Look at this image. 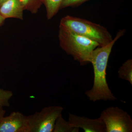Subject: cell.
Masks as SVG:
<instances>
[{
	"label": "cell",
	"instance_id": "obj_12",
	"mask_svg": "<svg viewBox=\"0 0 132 132\" xmlns=\"http://www.w3.org/2000/svg\"><path fill=\"white\" fill-rule=\"evenodd\" d=\"M24 10L36 14L42 5L41 0H20Z\"/></svg>",
	"mask_w": 132,
	"mask_h": 132
},
{
	"label": "cell",
	"instance_id": "obj_2",
	"mask_svg": "<svg viewBox=\"0 0 132 132\" xmlns=\"http://www.w3.org/2000/svg\"><path fill=\"white\" fill-rule=\"evenodd\" d=\"M59 39L62 49L81 65L90 63L93 51L100 47L97 43L60 26H59Z\"/></svg>",
	"mask_w": 132,
	"mask_h": 132
},
{
	"label": "cell",
	"instance_id": "obj_17",
	"mask_svg": "<svg viewBox=\"0 0 132 132\" xmlns=\"http://www.w3.org/2000/svg\"><path fill=\"white\" fill-rule=\"evenodd\" d=\"M6 1V0H0V5L1 4L3 3L4 2Z\"/></svg>",
	"mask_w": 132,
	"mask_h": 132
},
{
	"label": "cell",
	"instance_id": "obj_7",
	"mask_svg": "<svg viewBox=\"0 0 132 132\" xmlns=\"http://www.w3.org/2000/svg\"><path fill=\"white\" fill-rule=\"evenodd\" d=\"M68 121L73 126L81 128L85 132H106V128L100 118L91 119L69 113Z\"/></svg>",
	"mask_w": 132,
	"mask_h": 132
},
{
	"label": "cell",
	"instance_id": "obj_6",
	"mask_svg": "<svg viewBox=\"0 0 132 132\" xmlns=\"http://www.w3.org/2000/svg\"><path fill=\"white\" fill-rule=\"evenodd\" d=\"M27 116L19 111L12 112L0 120V132H27Z\"/></svg>",
	"mask_w": 132,
	"mask_h": 132
},
{
	"label": "cell",
	"instance_id": "obj_1",
	"mask_svg": "<svg viewBox=\"0 0 132 132\" xmlns=\"http://www.w3.org/2000/svg\"><path fill=\"white\" fill-rule=\"evenodd\" d=\"M125 29L120 30L115 38L108 44L98 47L93 51L90 63L93 67L94 80L93 87L85 93L91 101H114L116 100L109 87L106 79V69L109 55L116 42L125 33Z\"/></svg>",
	"mask_w": 132,
	"mask_h": 132
},
{
	"label": "cell",
	"instance_id": "obj_14",
	"mask_svg": "<svg viewBox=\"0 0 132 132\" xmlns=\"http://www.w3.org/2000/svg\"><path fill=\"white\" fill-rule=\"evenodd\" d=\"M89 0H62L60 9L68 7L78 6Z\"/></svg>",
	"mask_w": 132,
	"mask_h": 132
},
{
	"label": "cell",
	"instance_id": "obj_9",
	"mask_svg": "<svg viewBox=\"0 0 132 132\" xmlns=\"http://www.w3.org/2000/svg\"><path fill=\"white\" fill-rule=\"evenodd\" d=\"M79 130L73 126L68 121L65 120L61 115L56 120L53 132H78Z\"/></svg>",
	"mask_w": 132,
	"mask_h": 132
},
{
	"label": "cell",
	"instance_id": "obj_15",
	"mask_svg": "<svg viewBox=\"0 0 132 132\" xmlns=\"http://www.w3.org/2000/svg\"><path fill=\"white\" fill-rule=\"evenodd\" d=\"M6 113V111L4 110L3 108L0 107V120L3 117L5 116Z\"/></svg>",
	"mask_w": 132,
	"mask_h": 132
},
{
	"label": "cell",
	"instance_id": "obj_16",
	"mask_svg": "<svg viewBox=\"0 0 132 132\" xmlns=\"http://www.w3.org/2000/svg\"><path fill=\"white\" fill-rule=\"evenodd\" d=\"M5 19H4L3 16L0 15V26L5 21Z\"/></svg>",
	"mask_w": 132,
	"mask_h": 132
},
{
	"label": "cell",
	"instance_id": "obj_8",
	"mask_svg": "<svg viewBox=\"0 0 132 132\" xmlns=\"http://www.w3.org/2000/svg\"><path fill=\"white\" fill-rule=\"evenodd\" d=\"M23 6L20 0H6L0 5V15L4 19L23 20Z\"/></svg>",
	"mask_w": 132,
	"mask_h": 132
},
{
	"label": "cell",
	"instance_id": "obj_13",
	"mask_svg": "<svg viewBox=\"0 0 132 132\" xmlns=\"http://www.w3.org/2000/svg\"><path fill=\"white\" fill-rule=\"evenodd\" d=\"M13 94L11 91L0 88V107H9L10 106V100Z\"/></svg>",
	"mask_w": 132,
	"mask_h": 132
},
{
	"label": "cell",
	"instance_id": "obj_11",
	"mask_svg": "<svg viewBox=\"0 0 132 132\" xmlns=\"http://www.w3.org/2000/svg\"><path fill=\"white\" fill-rule=\"evenodd\" d=\"M118 73L120 78L128 81L132 85V59L125 61L119 69Z\"/></svg>",
	"mask_w": 132,
	"mask_h": 132
},
{
	"label": "cell",
	"instance_id": "obj_5",
	"mask_svg": "<svg viewBox=\"0 0 132 132\" xmlns=\"http://www.w3.org/2000/svg\"><path fill=\"white\" fill-rule=\"evenodd\" d=\"M106 132H132V120L127 112L118 107L107 108L101 113Z\"/></svg>",
	"mask_w": 132,
	"mask_h": 132
},
{
	"label": "cell",
	"instance_id": "obj_4",
	"mask_svg": "<svg viewBox=\"0 0 132 132\" xmlns=\"http://www.w3.org/2000/svg\"><path fill=\"white\" fill-rule=\"evenodd\" d=\"M64 108L59 106L46 107L27 116V132H53L55 121Z\"/></svg>",
	"mask_w": 132,
	"mask_h": 132
},
{
	"label": "cell",
	"instance_id": "obj_10",
	"mask_svg": "<svg viewBox=\"0 0 132 132\" xmlns=\"http://www.w3.org/2000/svg\"><path fill=\"white\" fill-rule=\"evenodd\" d=\"M46 8L47 17L48 20L52 19L60 9L62 0H41Z\"/></svg>",
	"mask_w": 132,
	"mask_h": 132
},
{
	"label": "cell",
	"instance_id": "obj_3",
	"mask_svg": "<svg viewBox=\"0 0 132 132\" xmlns=\"http://www.w3.org/2000/svg\"><path fill=\"white\" fill-rule=\"evenodd\" d=\"M60 26L104 46L113 40L111 33L103 26L85 19L66 15L62 18Z\"/></svg>",
	"mask_w": 132,
	"mask_h": 132
}]
</instances>
